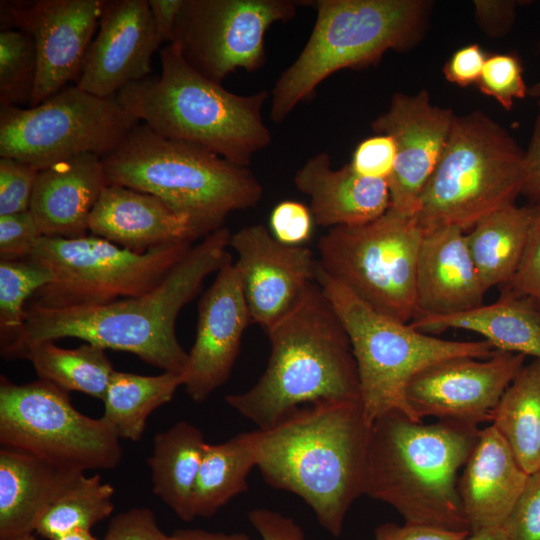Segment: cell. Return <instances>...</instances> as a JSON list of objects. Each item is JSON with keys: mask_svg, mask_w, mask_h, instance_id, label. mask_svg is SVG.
I'll return each instance as SVG.
<instances>
[{"mask_svg": "<svg viewBox=\"0 0 540 540\" xmlns=\"http://www.w3.org/2000/svg\"><path fill=\"white\" fill-rule=\"evenodd\" d=\"M139 123L115 97L71 85L36 106L0 105V156L39 170L86 153L102 158Z\"/></svg>", "mask_w": 540, "mask_h": 540, "instance_id": "13", "label": "cell"}, {"mask_svg": "<svg viewBox=\"0 0 540 540\" xmlns=\"http://www.w3.org/2000/svg\"><path fill=\"white\" fill-rule=\"evenodd\" d=\"M0 540H38L33 534H27L15 538L0 539Z\"/></svg>", "mask_w": 540, "mask_h": 540, "instance_id": "55", "label": "cell"}, {"mask_svg": "<svg viewBox=\"0 0 540 540\" xmlns=\"http://www.w3.org/2000/svg\"><path fill=\"white\" fill-rule=\"evenodd\" d=\"M68 393L41 379L15 384L1 376V446L84 473L114 469L122 458L120 437L103 416L79 412Z\"/></svg>", "mask_w": 540, "mask_h": 540, "instance_id": "12", "label": "cell"}, {"mask_svg": "<svg viewBox=\"0 0 540 540\" xmlns=\"http://www.w3.org/2000/svg\"><path fill=\"white\" fill-rule=\"evenodd\" d=\"M469 531H457L424 524L388 522L377 526L372 540H467Z\"/></svg>", "mask_w": 540, "mask_h": 540, "instance_id": "47", "label": "cell"}, {"mask_svg": "<svg viewBox=\"0 0 540 540\" xmlns=\"http://www.w3.org/2000/svg\"><path fill=\"white\" fill-rule=\"evenodd\" d=\"M476 86L481 93L497 100L504 109L511 110L515 99H523L528 93L518 54L488 55Z\"/></svg>", "mask_w": 540, "mask_h": 540, "instance_id": "37", "label": "cell"}, {"mask_svg": "<svg viewBox=\"0 0 540 540\" xmlns=\"http://www.w3.org/2000/svg\"><path fill=\"white\" fill-rule=\"evenodd\" d=\"M523 470H540V359L524 365L502 395L491 421Z\"/></svg>", "mask_w": 540, "mask_h": 540, "instance_id": "30", "label": "cell"}, {"mask_svg": "<svg viewBox=\"0 0 540 540\" xmlns=\"http://www.w3.org/2000/svg\"><path fill=\"white\" fill-rule=\"evenodd\" d=\"M528 479L498 430L480 429L458 483L470 534L502 527Z\"/></svg>", "mask_w": 540, "mask_h": 540, "instance_id": "22", "label": "cell"}, {"mask_svg": "<svg viewBox=\"0 0 540 540\" xmlns=\"http://www.w3.org/2000/svg\"><path fill=\"white\" fill-rule=\"evenodd\" d=\"M156 34L161 43H172L183 0H148Z\"/></svg>", "mask_w": 540, "mask_h": 540, "instance_id": "50", "label": "cell"}, {"mask_svg": "<svg viewBox=\"0 0 540 540\" xmlns=\"http://www.w3.org/2000/svg\"><path fill=\"white\" fill-rule=\"evenodd\" d=\"M95 236L120 247L145 252L200 237L192 222L160 198L116 184L102 190L89 219Z\"/></svg>", "mask_w": 540, "mask_h": 540, "instance_id": "23", "label": "cell"}, {"mask_svg": "<svg viewBox=\"0 0 540 540\" xmlns=\"http://www.w3.org/2000/svg\"><path fill=\"white\" fill-rule=\"evenodd\" d=\"M395 162L394 140L385 134H375L356 146L349 164L361 176L387 181L393 172Z\"/></svg>", "mask_w": 540, "mask_h": 540, "instance_id": "42", "label": "cell"}, {"mask_svg": "<svg viewBox=\"0 0 540 540\" xmlns=\"http://www.w3.org/2000/svg\"><path fill=\"white\" fill-rule=\"evenodd\" d=\"M525 151L482 111L456 116L441 158L414 215L422 231L455 226L467 232L522 194Z\"/></svg>", "mask_w": 540, "mask_h": 540, "instance_id": "8", "label": "cell"}, {"mask_svg": "<svg viewBox=\"0 0 540 540\" xmlns=\"http://www.w3.org/2000/svg\"><path fill=\"white\" fill-rule=\"evenodd\" d=\"M84 472L0 449V539L32 534L42 513Z\"/></svg>", "mask_w": 540, "mask_h": 540, "instance_id": "26", "label": "cell"}, {"mask_svg": "<svg viewBox=\"0 0 540 540\" xmlns=\"http://www.w3.org/2000/svg\"><path fill=\"white\" fill-rule=\"evenodd\" d=\"M270 232L280 243L304 246L312 234L313 217L309 207L298 201L278 203L270 214Z\"/></svg>", "mask_w": 540, "mask_h": 540, "instance_id": "43", "label": "cell"}, {"mask_svg": "<svg viewBox=\"0 0 540 540\" xmlns=\"http://www.w3.org/2000/svg\"><path fill=\"white\" fill-rule=\"evenodd\" d=\"M102 162L108 184L160 198L203 238L222 228L230 213L255 206L263 196L249 167L161 136L141 122Z\"/></svg>", "mask_w": 540, "mask_h": 540, "instance_id": "6", "label": "cell"}, {"mask_svg": "<svg viewBox=\"0 0 540 540\" xmlns=\"http://www.w3.org/2000/svg\"><path fill=\"white\" fill-rule=\"evenodd\" d=\"M250 434L265 482L300 497L326 531L340 536L351 505L365 492L370 426L360 399L302 405Z\"/></svg>", "mask_w": 540, "mask_h": 540, "instance_id": "2", "label": "cell"}, {"mask_svg": "<svg viewBox=\"0 0 540 540\" xmlns=\"http://www.w3.org/2000/svg\"><path fill=\"white\" fill-rule=\"evenodd\" d=\"M316 20L305 46L271 91L270 117L281 123L331 74L378 63L422 36L431 3L424 0L306 1Z\"/></svg>", "mask_w": 540, "mask_h": 540, "instance_id": "7", "label": "cell"}, {"mask_svg": "<svg viewBox=\"0 0 540 540\" xmlns=\"http://www.w3.org/2000/svg\"><path fill=\"white\" fill-rule=\"evenodd\" d=\"M42 237L29 210L0 216V260L29 258Z\"/></svg>", "mask_w": 540, "mask_h": 540, "instance_id": "41", "label": "cell"}, {"mask_svg": "<svg viewBox=\"0 0 540 540\" xmlns=\"http://www.w3.org/2000/svg\"><path fill=\"white\" fill-rule=\"evenodd\" d=\"M251 323L239 273L227 260L198 303L196 336L181 374L194 402H203L230 377Z\"/></svg>", "mask_w": 540, "mask_h": 540, "instance_id": "19", "label": "cell"}, {"mask_svg": "<svg viewBox=\"0 0 540 540\" xmlns=\"http://www.w3.org/2000/svg\"><path fill=\"white\" fill-rule=\"evenodd\" d=\"M160 42L148 0H105L99 31L92 40L76 86L112 98L149 76Z\"/></svg>", "mask_w": 540, "mask_h": 540, "instance_id": "20", "label": "cell"}, {"mask_svg": "<svg viewBox=\"0 0 540 540\" xmlns=\"http://www.w3.org/2000/svg\"><path fill=\"white\" fill-rule=\"evenodd\" d=\"M183 385L179 373L147 376L114 371L106 390L103 417L120 438L139 441L149 415L170 402Z\"/></svg>", "mask_w": 540, "mask_h": 540, "instance_id": "32", "label": "cell"}, {"mask_svg": "<svg viewBox=\"0 0 540 540\" xmlns=\"http://www.w3.org/2000/svg\"><path fill=\"white\" fill-rule=\"evenodd\" d=\"M410 324L425 333L461 329L484 337L495 350L540 359V310L528 299L499 297L491 304L447 316H415Z\"/></svg>", "mask_w": 540, "mask_h": 540, "instance_id": "27", "label": "cell"}, {"mask_svg": "<svg viewBox=\"0 0 540 540\" xmlns=\"http://www.w3.org/2000/svg\"><path fill=\"white\" fill-rule=\"evenodd\" d=\"M256 467L251 434L242 432L218 444L207 443L192 498L194 518H210L234 497L248 490Z\"/></svg>", "mask_w": 540, "mask_h": 540, "instance_id": "31", "label": "cell"}, {"mask_svg": "<svg viewBox=\"0 0 540 540\" xmlns=\"http://www.w3.org/2000/svg\"><path fill=\"white\" fill-rule=\"evenodd\" d=\"M526 356L495 350L487 358L451 357L416 374L406 389L416 418L436 417L478 425L491 422L505 390Z\"/></svg>", "mask_w": 540, "mask_h": 540, "instance_id": "16", "label": "cell"}, {"mask_svg": "<svg viewBox=\"0 0 540 540\" xmlns=\"http://www.w3.org/2000/svg\"><path fill=\"white\" fill-rule=\"evenodd\" d=\"M229 246L243 287L251 322L265 331L288 314L316 281L318 260L306 246L276 240L260 224L231 234Z\"/></svg>", "mask_w": 540, "mask_h": 540, "instance_id": "17", "label": "cell"}, {"mask_svg": "<svg viewBox=\"0 0 540 540\" xmlns=\"http://www.w3.org/2000/svg\"><path fill=\"white\" fill-rule=\"evenodd\" d=\"M502 529L506 540H540V470L529 475Z\"/></svg>", "mask_w": 540, "mask_h": 540, "instance_id": "40", "label": "cell"}, {"mask_svg": "<svg viewBox=\"0 0 540 540\" xmlns=\"http://www.w3.org/2000/svg\"><path fill=\"white\" fill-rule=\"evenodd\" d=\"M161 72L134 82L115 99L161 136L201 146L249 166L272 137L262 116L268 91L238 95L196 71L169 43L160 51Z\"/></svg>", "mask_w": 540, "mask_h": 540, "instance_id": "5", "label": "cell"}, {"mask_svg": "<svg viewBox=\"0 0 540 540\" xmlns=\"http://www.w3.org/2000/svg\"><path fill=\"white\" fill-rule=\"evenodd\" d=\"M22 359L31 362L39 379L101 401L115 371L105 350L87 342L72 349L57 346L54 341L34 343Z\"/></svg>", "mask_w": 540, "mask_h": 540, "instance_id": "33", "label": "cell"}, {"mask_svg": "<svg viewBox=\"0 0 540 540\" xmlns=\"http://www.w3.org/2000/svg\"><path fill=\"white\" fill-rule=\"evenodd\" d=\"M248 520L261 540H306L302 527L278 511L255 508L249 511Z\"/></svg>", "mask_w": 540, "mask_h": 540, "instance_id": "46", "label": "cell"}, {"mask_svg": "<svg viewBox=\"0 0 540 540\" xmlns=\"http://www.w3.org/2000/svg\"><path fill=\"white\" fill-rule=\"evenodd\" d=\"M478 425L424 424L390 412L370 426L365 492L392 506L405 523L469 531L458 472L474 449Z\"/></svg>", "mask_w": 540, "mask_h": 540, "instance_id": "3", "label": "cell"}, {"mask_svg": "<svg viewBox=\"0 0 540 540\" xmlns=\"http://www.w3.org/2000/svg\"><path fill=\"white\" fill-rule=\"evenodd\" d=\"M39 169L16 159L0 158V216L26 212Z\"/></svg>", "mask_w": 540, "mask_h": 540, "instance_id": "39", "label": "cell"}, {"mask_svg": "<svg viewBox=\"0 0 540 540\" xmlns=\"http://www.w3.org/2000/svg\"><path fill=\"white\" fill-rule=\"evenodd\" d=\"M531 219L530 206H506L466 232L469 252L485 289L506 285L521 262Z\"/></svg>", "mask_w": 540, "mask_h": 540, "instance_id": "29", "label": "cell"}, {"mask_svg": "<svg viewBox=\"0 0 540 540\" xmlns=\"http://www.w3.org/2000/svg\"><path fill=\"white\" fill-rule=\"evenodd\" d=\"M467 540H506V537L502 527H500L470 534Z\"/></svg>", "mask_w": 540, "mask_h": 540, "instance_id": "52", "label": "cell"}, {"mask_svg": "<svg viewBox=\"0 0 540 540\" xmlns=\"http://www.w3.org/2000/svg\"><path fill=\"white\" fill-rule=\"evenodd\" d=\"M518 1L513 0H476L475 16L481 29L492 37L507 33L515 19Z\"/></svg>", "mask_w": 540, "mask_h": 540, "instance_id": "48", "label": "cell"}, {"mask_svg": "<svg viewBox=\"0 0 540 540\" xmlns=\"http://www.w3.org/2000/svg\"><path fill=\"white\" fill-rule=\"evenodd\" d=\"M522 194L540 200V111L536 117L532 136L525 151V181Z\"/></svg>", "mask_w": 540, "mask_h": 540, "instance_id": "49", "label": "cell"}, {"mask_svg": "<svg viewBox=\"0 0 540 540\" xmlns=\"http://www.w3.org/2000/svg\"><path fill=\"white\" fill-rule=\"evenodd\" d=\"M455 114L431 103L427 91L416 95L395 93L386 112L371 127L390 136L396 162L387 180L390 208L414 216L420 195L433 174L446 145Z\"/></svg>", "mask_w": 540, "mask_h": 540, "instance_id": "18", "label": "cell"}, {"mask_svg": "<svg viewBox=\"0 0 540 540\" xmlns=\"http://www.w3.org/2000/svg\"><path fill=\"white\" fill-rule=\"evenodd\" d=\"M422 237L414 216L389 207L371 222L328 229L318 241V263L372 309L410 323Z\"/></svg>", "mask_w": 540, "mask_h": 540, "instance_id": "10", "label": "cell"}, {"mask_svg": "<svg viewBox=\"0 0 540 540\" xmlns=\"http://www.w3.org/2000/svg\"><path fill=\"white\" fill-rule=\"evenodd\" d=\"M55 540H97L91 531L80 530L76 532L69 533Z\"/></svg>", "mask_w": 540, "mask_h": 540, "instance_id": "53", "label": "cell"}, {"mask_svg": "<svg viewBox=\"0 0 540 540\" xmlns=\"http://www.w3.org/2000/svg\"><path fill=\"white\" fill-rule=\"evenodd\" d=\"M487 54L479 44H468L456 50L443 67L446 80L460 87L476 85Z\"/></svg>", "mask_w": 540, "mask_h": 540, "instance_id": "45", "label": "cell"}, {"mask_svg": "<svg viewBox=\"0 0 540 540\" xmlns=\"http://www.w3.org/2000/svg\"><path fill=\"white\" fill-rule=\"evenodd\" d=\"M103 540H170L149 508L138 507L119 513L109 523Z\"/></svg>", "mask_w": 540, "mask_h": 540, "instance_id": "44", "label": "cell"}, {"mask_svg": "<svg viewBox=\"0 0 540 540\" xmlns=\"http://www.w3.org/2000/svg\"><path fill=\"white\" fill-rule=\"evenodd\" d=\"M528 96L534 98L537 100V103L540 107V80L533 85H531L530 88H528Z\"/></svg>", "mask_w": 540, "mask_h": 540, "instance_id": "54", "label": "cell"}, {"mask_svg": "<svg viewBox=\"0 0 540 540\" xmlns=\"http://www.w3.org/2000/svg\"><path fill=\"white\" fill-rule=\"evenodd\" d=\"M114 488L99 474H83L39 517L35 532L49 540L80 530L91 531L114 509Z\"/></svg>", "mask_w": 540, "mask_h": 540, "instance_id": "34", "label": "cell"}, {"mask_svg": "<svg viewBox=\"0 0 540 540\" xmlns=\"http://www.w3.org/2000/svg\"><path fill=\"white\" fill-rule=\"evenodd\" d=\"M105 0L1 2V23L29 34L37 54V74L29 107L79 79Z\"/></svg>", "mask_w": 540, "mask_h": 540, "instance_id": "15", "label": "cell"}, {"mask_svg": "<svg viewBox=\"0 0 540 540\" xmlns=\"http://www.w3.org/2000/svg\"><path fill=\"white\" fill-rule=\"evenodd\" d=\"M192 247L191 242H182L136 252L93 234L43 236L27 259L47 268L53 279L29 304L62 308L145 294L158 286Z\"/></svg>", "mask_w": 540, "mask_h": 540, "instance_id": "11", "label": "cell"}, {"mask_svg": "<svg viewBox=\"0 0 540 540\" xmlns=\"http://www.w3.org/2000/svg\"><path fill=\"white\" fill-rule=\"evenodd\" d=\"M293 182L310 198L308 207L314 222L329 229L371 222L390 207L386 180L361 176L349 163L332 169L327 152L308 158Z\"/></svg>", "mask_w": 540, "mask_h": 540, "instance_id": "25", "label": "cell"}, {"mask_svg": "<svg viewBox=\"0 0 540 540\" xmlns=\"http://www.w3.org/2000/svg\"><path fill=\"white\" fill-rule=\"evenodd\" d=\"M106 185L100 156L86 153L59 161L39 170L29 211L43 236H84Z\"/></svg>", "mask_w": 540, "mask_h": 540, "instance_id": "24", "label": "cell"}, {"mask_svg": "<svg viewBox=\"0 0 540 540\" xmlns=\"http://www.w3.org/2000/svg\"><path fill=\"white\" fill-rule=\"evenodd\" d=\"M51 272L30 259L0 260V345L3 355L20 336L26 302L52 281Z\"/></svg>", "mask_w": 540, "mask_h": 540, "instance_id": "35", "label": "cell"}, {"mask_svg": "<svg viewBox=\"0 0 540 540\" xmlns=\"http://www.w3.org/2000/svg\"><path fill=\"white\" fill-rule=\"evenodd\" d=\"M230 238L226 227L207 235L158 286L139 296L62 308L28 304L23 330L2 357L22 359L34 343L71 337L104 350L128 352L153 367L182 374L188 352L176 336L177 316L206 277L231 258L227 252Z\"/></svg>", "mask_w": 540, "mask_h": 540, "instance_id": "1", "label": "cell"}, {"mask_svg": "<svg viewBox=\"0 0 540 540\" xmlns=\"http://www.w3.org/2000/svg\"><path fill=\"white\" fill-rule=\"evenodd\" d=\"M206 444L203 432L185 420L153 439L148 458L153 492L185 522L195 519L193 491Z\"/></svg>", "mask_w": 540, "mask_h": 540, "instance_id": "28", "label": "cell"}, {"mask_svg": "<svg viewBox=\"0 0 540 540\" xmlns=\"http://www.w3.org/2000/svg\"><path fill=\"white\" fill-rule=\"evenodd\" d=\"M265 332L270 355L264 372L248 390L225 396L232 409L258 428H269L318 400L360 399L349 337L316 281Z\"/></svg>", "mask_w": 540, "mask_h": 540, "instance_id": "4", "label": "cell"}, {"mask_svg": "<svg viewBox=\"0 0 540 540\" xmlns=\"http://www.w3.org/2000/svg\"><path fill=\"white\" fill-rule=\"evenodd\" d=\"M37 74V54L32 37L24 31L2 27L0 32V105L30 103Z\"/></svg>", "mask_w": 540, "mask_h": 540, "instance_id": "36", "label": "cell"}, {"mask_svg": "<svg viewBox=\"0 0 540 540\" xmlns=\"http://www.w3.org/2000/svg\"><path fill=\"white\" fill-rule=\"evenodd\" d=\"M316 283L337 313L355 358L360 401L369 426L390 412L420 422L411 410L406 389L412 378L441 360L487 358L495 349L486 340L441 339L372 309L319 266Z\"/></svg>", "mask_w": 540, "mask_h": 540, "instance_id": "9", "label": "cell"}, {"mask_svg": "<svg viewBox=\"0 0 540 540\" xmlns=\"http://www.w3.org/2000/svg\"><path fill=\"white\" fill-rule=\"evenodd\" d=\"M531 219L521 262L501 297L525 298L540 310V200L530 206Z\"/></svg>", "mask_w": 540, "mask_h": 540, "instance_id": "38", "label": "cell"}, {"mask_svg": "<svg viewBox=\"0 0 540 540\" xmlns=\"http://www.w3.org/2000/svg\"><path fill=\"white\" fill-rule=\"evenodd\" d=\"M292 0H183L174 39L185 61L221 83L230 73L265 62L264 37L296 14Z\"/></svg>", "mask_w": 540, "mask_h": 540, "instance_id": "14", "label": "cell"}, {"mask_svg": "<svg viewBox=\"0 0 540 540\" xmlns=\"http://www.w3.org/2000/svg\"><path fill=\"white\" fill-rule=\"evenodd\" d=\"M170 540H261L245 533L209 532L201 529H179L170 535Z\"/></svg>", "mask_w": 540, "mask_h": 540, "instance_id": "51", "label": "cell"}, {"mask_svg": "<svg viewBox=\"0 0 540 540\" xmlns=\"http://www.w3.org/2000/svg\"><path fill=\"white\" fill-rule=\"evenodd\" d=\"M483 286L466 232L442 226L423 232L416 274V315L447 316L483 304Z\"/></svg>", "mask_w": 540, "mask_h": 540, "instance_id": "21", "label": "cell"}]
</instances>
